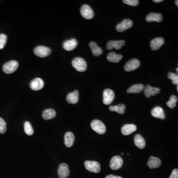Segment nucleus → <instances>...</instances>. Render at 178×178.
Returning a JSON list of instances; mask_svg holds the SVG:
<instances>
[{
	"instance_id": "nucleus-1",
	"label": "nucleus",
	"mask_w": 178,
	"mask_h": 178,
	"mask_svg": "<svg viewBox=\"0 0 178 178\" xmlns=\"http://www.w3.org/2000/svg\"><path fill=\"white\" fill-rule=\"evenodd\" d=\"M73 67L79 72H84L86 71L87 67L86 62L81 57H75L72 61Z\"/></svg>"
},
{
	"instance_id": "nucleus-2",
	"label": "nucleus",
	"mask_w": 178,
	"mask_h": 178,
	"mask_svg": "<svg viewBox=\"0 0 178 178\" xmlns=\"http://www.w3.org/2000/svg\"><path fill=\"white\" fill-rule=\"evenodd\" d=\"M91 126L93 130L99 134H103L106 132L105 124L99 120H94L91 123Z\"/></svg>"
},
{
	"instance_id": "nucleus-3",
	"label": "nucleus",
	"mask_w": 178,
	"mask_h": 178,
	"mask_svg": "<svg viewBox=\"0 0 178 178\" xmlns=\"http://www.w3.org/2000/svg\"><path fill=\"white\" fill-rule=\"evenodd\" d=\"M84 165L86 169L93 173H99L101 171V165L98 162L95 161H86Z\"/></svg>"
},
{
	"instance_id": "nucleus-4",
	"label": "nucleus",
	"mask_w": 178,
	"mask_h": 178,
	"mask_svg": "<svg viewBox=\"0 0 178 178\" xmlns=\"http://www.w3.org/2000/svg\"><path fill=\"white\" fill-rule=\"evenodd\" d=\"M18 63L16 61H9L4 65L3 67V71L5 73L11 74L14 72L18 68Z\"/></svg>"
},
{
	"instance_id": "nucleus-5",
	"label": "nucleus",
	"mask_w": 178,
	"mask_h": 178,
	"mask_svg": "<svg viewBox=\"0 0 178 178\" xmlns=\"http://www.w3.org/2000/svg\"><path fill=\"white\" fill-rule=\"evenodd\" d=\"M51 53V50L46 46H37L34 50V53L36 56L40 57H47Z\"/></svg>"
},
{
	"instance_id": "nucleus-6",
	"label": "nucleus",
	"mask_w": 178,
	"mask_h": 178,
	"mask_svg": "<svg viewBox=\"0 0 178 178\" xmlns=\"http://www.w3.org/2000/svg\"><path fill=\"white\" fill-rule=\"evenodd\" d=\"M115 98L113 91L109 89H106L103 91V102L105 105H109L112 103Z\"/></svg>"
},
{
	"instance_id": "nucleus-7",
	"label": "nucleus",
	"mask_w": 178,
	"mask_h": 178,
	"mask_svg": "<svg viewBox=\"0 0 178 178\" xmlns=\"http://www.w3.org/2000/svg\"><path fill=\"white\" fill-rule=\"evenodd\" d=\"M80 13L84 18L87 20H91L94 17V13L92 8L87 5H84L81 8Z\"/></svg>"
},
{
	"instance_id": "nucleus-8",
	"label": "nucleus",
	"mask_w": 178,
	"mask_h": 178,
	"mask_svg": "<svg viewBox=\"0 0 178 178\" xmlns=\"http://www.w3.org/2000/svg\"><path fill=\"white\" fill-rule=\"evenodd\" d=\"M140 65V62L138 59L133 58L128 61L124 65V70L127 72L134 71L138 69Z\"/></svg>"
},
{
	"instance_id": "nucleus-9",
	"label": "nucleus",
	"mask_w": 178,
	"mask_h": 178,
	"mask_svg": "<svg viewBox=\"0 0 178 178\" xmlns=\"http://www.w3.org/2000/svg\"><path fill=\"white\" fill-rule=\"evenodd\" d=\"M133 23L131 20L125 19L121 23L117 25L116 29L119 32H122L130 28L133 26Z\"/></svg>"
},
{
	"instance_id": "nucleus-10",
	"label": "nucleus",
	"mask_w": 178,
	"mask_h": 178,
	"mask_svg": "<svg viewBox=\"0 0 178 178\" xmlns=\"http://www.w3.org/2000/svg\"><path fill=\"white\" fill-rule=\"evenodd\" d=\"M123 161L120 156H115L111 158L110 161V167L112 170H116L120 169L122 166Z\"/></svg>"
},
{
	"instance_id": "nucleus-11",
	"label": "nucleus",
	"mask_w": 178,
	"mask_h": 178,
	"mask_svg": "<svg viewBox=\"0 0 178 178\" xmlns=\"http://www.w3.org/2000/svg\"><path fill=\"white\" fill-rule=\"evenodd\" d=\"M143 90L144 95L147 98H150L151 96H155V95L158 94L160 92V89L159 88L152 87L148 85L144 87Z\"/></svg>"
},
{
	"instance_id": "nucleus-12",
	"label": "nucleus",
	"mask_w": 178,
	"mask_h": 178,
	"mask_svg": "<svg viewBox=\"0 0 178 178\" xmlns=\"http://www.w3.org/2000/svg\"><path fill=\"white\" fill-rule=\"evenodd\" d=\"M125 44V42L123 40L110 41L106 44V49L109 50H111L113 48L116 50H120Z\"/></svg>"
},
{
	"instance_id": "nucleus-13",
	"label": "nucleus",
	"mask_w": 178,
	"mask_h": 178,
	"mask_svg": "<svg viewBox=\"0 0 178 178\" xmlns=\"http://www.w3.org/2000/svg\"><path fill=\"white\" fill-rule=\"evenodd\" d=\"M57 173L59 178H66L69 177L70 171L68 165L65 163L61 164L58 167Z\"/></svg>"
},
{
	"instance_id": "nucleus-14",
	"label": "nucleus",
	"mask_w": 178,
	"mask_h": 178,
	"mask_svg": "<svg viewBox=\"0 0 178 178\" xmlns=\"http://www.w3.org/2000/svg\"><path fill=\"white\" fill-rule=\"evenodd\" d=\"M164 44V39L162 37H158L151 40L150 43V46L151 50H156L160 49Z\"/></svg>"
},
{
	"instance_id": "nucleus-15",
	"label": "nucleus",
	"mask_w": 178,
	"mask_h": 178,
	"mask_svg": "<svg viewBox=\"0 0 178 178\" xmlns=\"http://www.w3.org/2000/svg\"><path fill=\"white\" fill-rule=\"evenodd\" d=\"M44 82L42 79L36 78L33 80L30 84V87L32 90L34 91L40 90L43 88Z\"/></svg>"
},
{
	"instance_id": "nucleus-16",
	"label": "nucleus",
	"mask_w": 178,
	"mask_h": 178,
	"mask_svg": "<svg viewBox=\"0 0 178 178\" xmlns=\"http://www.w3.org/2000/svg\"><path fill=\"white\" fill-rule=\"evenodd\" d=\"M78 45V42L75 39L66 40L63 43V48L67 51H71L75 49Z\"/></svg>"
},
{
	"instance_id": "nucleus-17",
	"label": "nucleus",
	"mask_w": 178,
	"mask_h": 178,
	"mask_svg": "<svg viewBox=\"0 0 178 178\" xmlns=\"http://www.w3.org/2000/svg\"><path fill=\"white\" fill-rule=\"evenodd\" d=\"M163 17L161 13H150L146 17V20L147 22H150L155 21L160 22L162 20Z\"/></svg>"
},
{
	"instance_id": "nucleus-18",
	"label": "nucleus",
	"mask_w": 178,
	"mask_h": 178,
	"mask_svg": "<svg viewBox=\"0 0 178 178\" xmlns=\"http://www.w3.org/2000/svg\"><path fill=\"white\" fill-rule=\"evenodd\" d=\"M137 129V126L134 124H126L122 127L121 132L124 135H129L135 132Z\"/></svg>"
},
{
	"instance_id": "nucleus-19",
	"label": "nucleus",
	"mask_w": 178,
	"mask_h": 178,
	"mask_svg": "<svg viewBox=\"0 0 178 178\" xmlns=\"http://www.w3.org/2000/svg\"><path fill=\"white\" fill-rule=\"evenodd\" d=\"M151 115L157 118L164 119L165 118L164 111L160 106H156L152 109L151 111Z\"/></svg>"
},
{
	"instance_id": "nucleus-20",
	"label": "nucleus",
	"mask_w": 178,
	"mask_h": 178,
	"mask_svg": "<svg viewBox=\"0 0 178 178\" xmlns=\"http://www.w3.org/2000/svg\"><path fill=\"white\" fill-rule=\"evenodd\" d=\"M161 164V161L160 159L152 156L150 157L147 162V166L150 169L158 168L160 166Z\"/></svg>"
},
{
	"instance_id": "nucleus-21",
	"label": "nucleus",
	"mask_w": 178,
	"mask_h": 178,
	"mask_svg": "<svg viewBox=\"0 0 178 178\" xmlns=\"http://www.w3.org/2000/svg\"><path fill=\"white\" fill-rule=\"evenodd\" d=\"M89 46L92 50L93 55L95 57H98L103 53L102 49L97 45V43L95 42H91L89 43Z\"/></svg>"
},
{
	"instance_id": "nucleus-22",
	"label": "nucleus",
	"mask_w": 178,
	"mask_h": 178,
	"mask_svg": "<svg viewBox=\"0 0 178 178\" xmlns=\"http://www.w3.org/2000/svg\"><path fill=\"white\" fill-rule=\"evenodd\" d=\"M79 100V92L75 90L72 93L68 94L66 97V101L70 104H75L77 103Z\"/></svg>"
},
{
	"instance_id": "nucleus-23",
	"label": "nucleus",
	"mask_w": 178,
	"mask_h": 178,
	"mask_svg": "<svg viewBox=\"0 0 178 178\" xmlns=\"http://www.w3.org/2000/svg\"><path fill=\"white\" fill-rule=\"evenodd\" d=\"M134 143L135 146L139 149H143L146 146V141L140 134H137L135 136Z\"/></svg>"
},
{
	"instance_id": "nucleus-24",
	"label": "nucleus",
	"mask_w": 178,
	"mask_h": 178,
	"mask_svg": "<svg viewBox=\"0 0 178 178\" xmlns=\"http://www.w3.org/2000/svg\"><path fill=\"white\" fill-rule=\"evenodd\" d=\"M75 137L73 134L70 132H66L65 135V143L66 146L71 147L73 144Z\"/></svg>"
},
{
	"instance_id": "nucleus-25",
	"label": "nucleus",
	"mask_w": 178,
	"mask_h": 178,
	"mask_svg": "<svg viewBox=\"0 0 178 178\" xmlns=\"http://www.w3.org/2000/svg\"><path fill=\"white\" fill-rule=\"evenodd\" d=\"M122 57L123 56L121 54H117L114 52H111V53H109L106 58L110 62L118 63L121 60Z\"/></svg>"
},
{
	"instance_id": "nucleus-26",
	"label": "nucleus",
	"mask_w": 178,
	"mask_h": 178,
	"mask_svg": "<svg viewBox=\"0 0 178 178\" xmlns=\"http://www.w3.org/2000/svg\"><path fill=\"white\" fill-rule=\"evenodd\" d=\"M56 112L53 109H47L43 111L42 117L45 120L52 119L56 116Z\"/></svg>"
},
{
	"instance_id": "nucleus-27",
	"label": "nucleus",
	"mask_w": 178,
	"mask_h": 178,
	"mask_svg": "<svg viewBox=\"0 0 178 178\" xmlns=\"http://www.w3.org/2000/svg\"><path fill=\"white\" fill-rule=\"evenodd\" d=\"M144 88V86L142 84H135L134 85L131 86L129 89L127 90V92L129 94L131 93H139L143 90Z\"/></svg>"
},
{
	"instance_id": "nucleus-28",
	"label": "nucleus",
	"mask_w": 178,
	"mask_h": 178,
	"mask_svg": "<svg viewBox=\"0 0 178 178\" xmlns=\"http://www.w3.org/2000/svg\"><path fill=\"white\" fill-rule=\"evenodd\" d=\"M109 109L111 111H116L120 114H123L125 111L126 106L123 104H119L118 106H110Z\"/></svg>"
},
{
	"instance_id": "nucleus-29",
	"label": "nucleus",
	"mask_w": 178,
	"mask_h": 178,
	"mask_svg": "<svg viewBox=\"0 0 178 178\" xmlns=\"http://www.w3.org/2000/svg\"><path fill=\"white\" fill-rule=\"evenodd\" d=\"M177 101H178L177 97L175 95H172L169 101L166 103L167 106L170 109H173L176 107Z\"/></svg>"
},
{
	"instance_id": "nucleus-30",
	"label": "nucleus",
	"mask_w": 178,
	"mask_h": 178,
	"mask_svg": "<svg viewBox=\"0 0 178 178\" xmlns=\"http://www.w3.org/2000/svg\"><path fill=\"white\" fill-rule=\"evenodd\" d=\"M24 129L25 133H26V134H27V135H31L33 134V129L30 123L29 122L26 121L24 123Z\"/></svg>"
},
{
	"instance_id": "nucleus-31",
	"label": "nucleus",
	"mask_w": 178,
	"mask_h": 178,
	"mask_svg": "<svg viewBox=\"0 0 178 178\" xmlns=\"http://www.w3.org/2000/svg\"><path fill=\"white\" fill-rule=\"evenodd\" d=\"M169 79L172 80V83L174 85H177L178 84V76L177 74L172 72H169L167 75Z\"/></svg>"
},
{
	"instance_id": "nucleus-32",
	"label": "nucleus",
	"mask_w": 178,
	"mask_h": 178,
	"mask_svg": "<svg viewBox=\"0 0 178 178\" xmlns=\"http://www.w3.org/2000/svg\"><path fill=\"white\" fill-rule=\"evenodd\" d=\"M7 131V123L2 118L0 117V133L4 134Z\"/></svg>"
},
{
	"instance_id": "nucleus-33",
	"label": "nucleus",
	"mask_w": 178,
	"mask_h": 178,
	"mask_svg": "<svg viewBox=\"0 0 178 178\" xmlns=\"http://www.w3.org/2000/svg\"><path fill=\"white\" fill-rule=\"evenodd\" d=\"M7 36L4 34H0V50L3 49L7 43Z\"/></svg>"
},
{
	"instance_id": "nucleus-34",
	"label": "nucleus",
	"mask_w": 178,
	"mask_h": 178,
	"mask_svg": "<svg viewBox=\"0 0 178 178\" xmlns=\"http://www.w3.org/2000/svg\"><path fill=\"white\" fill-rule=\"evenodd\" d=\"M123 2L128 5L135 7L138 5L139 1L138 0H123Z\"/></svg>"
},
{
	"instance_id": "nucleus-35",
	"label": "nucleus",
	"mask_w": 178,
	"mask_h": 178,
	"mask_svg": "<svg viewBox=\"0 0 178 178\" xmlns=\"http://www.w3.org/2000/svg\"><path fill=\"white\" fill-rule=\"evenodd\" d=\"M169 178H178V170L177 169L173 170Z\"/></svg>"
},
{
	"instance_id": "nucleus-36",
	"label": "nucleus",
	"mask_w": 178,
	"mask_h": 178,
	"mask_svg": "<svg viewBox=\"0 0 178 178\" xmlns=\"http://www.w3.org/2000/svg\"><path fill=\"white\" fill-rule=\"evenodd\" d=\"M106 178H122L121 177H119L117 176L113 175H107Z\"/></svg>"
},
{
	"instance_id": "nucleus-37",
	"label": "nucleus",
	"mask_w": 178,
	"mask_h": 178,
	"mask_svg": "<svg viewBox=\"0 0 178 178\" xmlns=\"http://www.w3.org/2000/svg\"><path fill=\"white\" fill-rule=\"evenodd\" d=\"M163 1V0H154V1H153L154 2H155V3H160V2H162Z\"/></svg>"
},
{
	"instance_id": "nucleus-38",
	"label": "nucleus",
	"mask_w": 178,
	"mask_h": 178,
	"mask_svg": "<svg viewBox=\"0 0 178 178\" xmlns=\"http://www.w3.org/2000/svg\"><path fill=\"white\" fill-rule=\"evenodd\" d=\"M178 1H175V4L176 5V6H178Z\"/></svg>"
},
{
	"instance_id": "nucleus-39",
	"label": "nucleus",
	"mask_w": 178,
	"mask_h": 178,
	"mask_svg": "<svg viewBox=\"0 0 178 178\" xmlns=\"http://www.w3.org/2000/svg\"><path fill=\"white\" fill-rule=\"evenodd\" d=\"M177 92H178V86L177 85Z\"/></svg>"
},
{
	"instance_id": "nucleus-40",
	"label": "nucleus",
	"mask_w": 178,
	"mask_h": 178,
	"mask_svg": "<svg viewBox=\"0 0 178 178\" xmlns=\"http://www.w3.org/2000/svg\"><path fill=\"white\" fill-rule=\"evenodd\" d=\"M178 68H177V69H176V71H177V72L178 73Z\"/></svg>"
},
{
	"instance_id": "nucleus-41",
	"label": "nucleus",
	"mask_w": 178,
	"mask_h": 178,
	"mask_svg": "<svg viewBox=\"0 0 178 178\" xmlns=\"http://www.w3.org/2000/svg\"><path fill=\"white\" fill-rule=\"evenodd\" d=\"M121 155H123V153H121Z\"/></svg>"
}]
</instances>
